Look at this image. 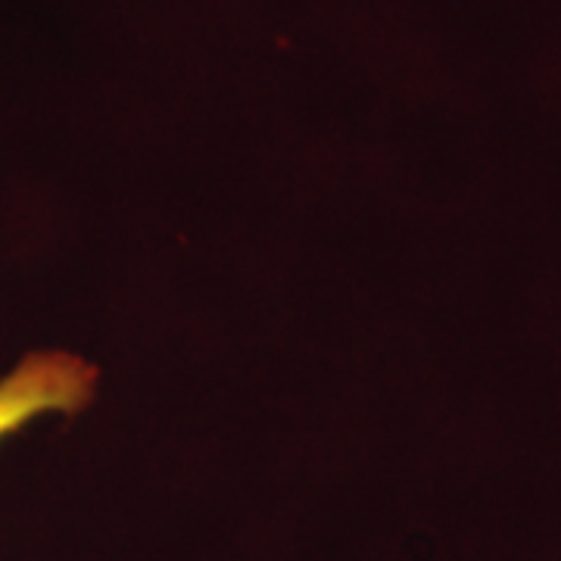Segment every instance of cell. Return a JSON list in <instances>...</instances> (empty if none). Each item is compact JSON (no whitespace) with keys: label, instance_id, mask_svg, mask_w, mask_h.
Wrapping results in <instances>:
<instances>
[{"label":"cell","instance_id":"cell-1","mask_svg":"<svg viewBox=\"0 0 561 561\" xmlns=\"http://www.w3.org/2000/svg\"><path fill=\"white\" fill-rule=\"evenodd\" d=\"M101 371L72 350H32L0 378V443L50 415H79L94 402Z\"/></svg>","mask_w":561,"mask_h":561}]
</instances>
